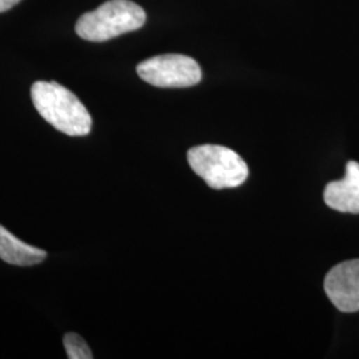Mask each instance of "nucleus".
I'll return each mask as SVG.
<instances>
[{
  "label": "nucleus",
  "instance_id": "1",
  "mask_svg": "<svg viewBox=\"0 0 359 359\" xmlns=\"http://www.w3.org/2000/svg\"><path fill=\"white\" fill-rule=\"evenodd\" d=\"M31 97L39 115L52 127L68 136H87L92 117L84 104L69 90L56 81H36Z\"/></svg>",
  "mask_w": 359,
  "mask_h": 359
},
{
  "label": "nucleus",
  "instance_id": "2",
  "mask_svg": "<svg viewBox=\"0 0 359 359\" xmlns=\"http://www.w3.org/2000/svg\"><path fill=\"white\" fill-rule=\"evenodd\" d=\"M147 15L130 0H108L99 8L79 18L76 34L88 41H107L144 26Z\"/></svg>",
  "mask_w": 359,
  "mask_h": 359
},
{
  "label": "nucleus",
  "instance_id": "3",
  "mask_svg": "<svg viewBox=\"0 0 359 359\" xmlns=\"http://www.w3.org/2000/svg\"><path fill=\"white\" fill-rule=\"evenodd\" d=\"M188 163L193 172L213 189L240 187L249 176L244 158L221 145L194 147L188 152Z\"/></svg>",
  "mask_w": 359,
  "mask_h": 359
},
{
  "label": "nucleus",
  "instance_id": "4",
  "mask_svg": "<svg viewBox=\"0 0 359 359\" xmlns=\"http://www.w3.org/2000/svg\"><path fill=\"white\" fill-rule=\"evenodd\" d=\"M137 74L148 84L158 88H187L201 81L198 63L185 55L168 53L151 57L137 65Z\"/></svg>",
  "mask_w": 359,
  "mask_h": 359
},
{
  "label": "nucleus",
  "instance_id": "5",
  "mask_svg": "<svg viewBox=\"0 0 359 359\" xmlns=\"http://www.w3.org/2000/svg\"><path fill=\"white\" fill-rule=\"evenodd\" d=\"M325 292L335 308L344 313L359 311V259L338 264L323 283Z\"/></svg>",
  "mask_w": 359,
  "mask_h": 359
},
{
  "label": "nucleus",
  "instance_id": "6",
  "mask_svg": "<svg viewBox=\"0 0 359 359\" xmlns=\"http://www.w3.org/2000/svg\"><path fill=\"white\" fill-rule=\"evenodd\" d=\"M326 205L337 212L359 215V164L348 161L342 180L332 181L323 192Z\"/></svg>",
  "mask_w": 359,
  "mask_h": 359
},
{
  "label": "nucleus",
  "instance_id": "7",
  "mask_svg": "<svg viewBox=\"0 0 359 359\" xmlns=\"http://www.w3.org/2000/svg\"><path fill=\"white\" fill-rule=\"evenodd\" d=\"M46 257L47 253L44 250L20 241L0 225V258L4 262L18 266H32L43 262Z\"/></svg>",
  "mask_w": 359,
  "mask_h": 359
},
{
  "label": "nucleus",
  "instance_id": "8",
  "mask_svg": "<svg viewBox=\"0 0 359 359\" xmlns=\"http://www.w3.org/2000/svg\"><path fill=\"white\" fill-rule=\"evenodd\" d=\"M65 347L67 357L69 359H92V351L87 342L76 333L65 335Z\"/></svg>",
  "mask_w": 359,
  "mask_h": 359
},
{
  "label": "nucleus",
  "instance_id": "9",
  "mask_svg": "<svg viewBox=\"0 0 359 359\" xmlns=\"http://www.w3.org/2000/svg\"><path fill=\"white\" fill-rule=\"evenodd\" d=\"M18 3H20V0H0V13L8 11L10 8L15 7Z\"/></svg>",
  "mask_w": 359,
  "mask_h": 359
}]
</instances>
